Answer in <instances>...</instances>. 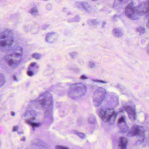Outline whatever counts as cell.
Here are the masks:
<instances>
[{"label": "cell", "mask_w": 149, "mask_h": 149, "mask_svg": "<svg viewBox=\"0 0 149 149\" xmlns=\"http://www.w3.org/2000/svg\"><path fill=\"white\" fill-rule=\"evenodd\" d=\"M33 58L34 59H37V60H38V59H40L41 57V54H39L38 53H34L32 54Z\"/></svg>", "instance_id": "obj_24"}, {"label": "cell", "mask_w": 149, "mask_h": 149, "mask_svg": "<svg viewBox=\"0 0 149 149\" xmlns=\"http://www.w3.org/2000/svg\"><path fill=\"white\" fill-rule=\"evenodd\" d=\"M14 41L13 32L10 29H5L0 34V49L6 50L9 48Z\"/></svg>", "instance_id": "obj_3"}, {"label": "cell", "mask_w": 149, "mask_h": 149, "mask_svg": "<svg viewBox=\"0 0 149 149\" xmlns=\"http://www.w3.org/2000/svg\"><path fill=\"white\" fill-rule=\"evenodd\" d=\"M89 67L90 68H93L95 67V63L93 62H89Z\"/></svg>", "instance_id": "obj_29"}, {"label": "cell", "mask_w": 149, "mask_h": 149, "mask_svg": "<svg viewBox=\"0 0 149 149\" xmlns=\"http://www.w3.org/2000/svg\"><path fill=\"white\" fill-rule=\"evenodd\" d=\"M58 35L55 32H51L47 34L46 35V42L48 43H53L57 39Z\"/></svg>", "instance_id": "obj_12"}, {"label": "cell", "mask_w": 149, "mask_h": 149, "mask_svg": "<svg viewBox=\"0 0 149 149\" xmlns=\"http://www.w3.org/2000/svg\"><path fill=\"white\" fill-rule=\"evenodd\" d=\"M75 6L78 9L84 10L86 11L89 12L91 7L86 2H77L75 3Z\"/></svg>", "instance_id": "obj_13"}, {"label": "cell", "mask_w": 149, "mask_h": 149, "mask_svg": "<svg viewBox=\"0 0 149 149\" xmlns=\"http://www.w3.org/2000/svg\"><path fill=\"white\" fill-rule=\"evenodd\" d=\"M27 74L28 76H32L34 74V73L33 71H32L31 69H28L27 71Z\"/></svg>", "instance_id": "obj_26"}, {"label": "cell", "mask_w": 149, "mask_h": 149, "mask_svg": "<svg viewBox=\"0 0 149 149\" xmlns=\"http://www.w3.org/2000/svg\"><path fill=\"white\" fill-rule=\"evenodd\" d=\"M146 21L147 26L149 27V11H148V12L146 13Z\"/></svg>", "instance_id": "obj_28"}, {"label": "cell", "mask_w": 149, "mask_h": 149, "mask_svg": "<svg viewBox=\"0 0 149 149\" xmlns=\"http://www.w3.org/2000/svg\"><path fill=\"white\" fill-rule=\"evenodd\" d=\"M146 51L149 55V43L147 45V47H146Z\"/></svg>", "instance_id": "obj_35"}, {"label": "cell", "mask_w": 149, "mask_h": 149, "mask_svg": "<svg viewBox=\"0 0 149 149\" xmlns=\"http://www.w3.org/2000/svg\"><path fill=\"white\" fill-rule=\"evenodd\" d=\"M107 96L106 90L103 88H99L95 90L93 96V102L95 107L101 105Z\"/></svg>", "instance_id": "obj_6"}, {"label": "cell", "mask_w": 149, "mask_h": 149, "mask_svg": "<svg viewBox=\"0 0 149 149\" xmlns=\"http://www.w3.org/2000/svg\"><path fill=\"white\" fill-rule=\"evenodd\" d=\"M23 56V49L21 47L13 48L9 51L5 57V61L9 66L15 67L21 62Z\"/></svg>", "instance_id": "obj_1"}, {"label": "cell", "mask_w": 149, "mask_h": 149, "mask_svg": "<svg viewBox=\"0 0 149 149\" xmlns=\"http://www.w3.org/2000/svg\"><path fill=\"white\" fill-rule=\"evenodd\" d=\"M87 23L91 27H95L99 25V22L96 19H89L87 21Z\"/></svg>", "instance_id": "obj_16"}, {"label": "cell", "mask_w": 149, "mask_h": 149, "mask_svg": "<svg viewBox=\"0 0 149 149\" xmlns=\"http://www.w3.org/2000/svg\"><path fill=\"white\" fill-rule=\"evenodd\" d=\"M27 122L29 125H31L33 128L37 127L39 126H40V123L33 122L31 121H28Z\"/></svg>", "instance_id": "obj_22"}, {"label": "cell", "mask_w": 149, "mask_h": 149, "mask_svg": "<svg viewBox=\"0 0 149 149\" xmlns=\"http://www.w3.org/2000/svg\"><path fill=\"white\" fill-rule=\"evenodd\" d=\"M99 116L104 122L113 124L116 120L117 114L113 109L103 108L99 111Z\"/></svg>", "instance_id": "obj_5"}, {"label": "cell", "mask_w": 149, "mask_h": 149, "mask_svg": "<svg viewBox=\"0 0 149 149\" xmlns=\"http://www.w3.org/2000/svg\"><path fill=\"white\" fill-rule=\"evenodd\" d=\"M113 34L114 37H116L120 38L122 37L123 33L121 29L115 28L113 30Z\"/></svg>", "instance_id": "obj_15"}, {"label": "cell", "mask_w": 149, "mask_h": 149, "mask_svg": "<svg viewBox=\"0 0 149 149\" xmlns=\"http://www.w3.org/2000/svg\"><path fill=\"white\" fill-rule=\"evenodd\" d=\"M88 122L90 124H95L96 122V118H95V116L94 115H90V116H89V118H88Z\"/></svg>", "instance_id": "obj_18"}, {"label": "cell", "mask_w": 149, "mask_h": 149, "mask_svg": "<svg viewBox=\"0 0 149 149\" xmlns=\"http://www.w3.org/2000/svg\"><path fill=\"white\" fill-rule=\"evenodd\" d=\"M30 12L33 15H36L38 13V10L37 9L36 7H34L32 8L31 10L30 11Z\"/></svg>", "instance_id": "obj_21"}, {"label": "cell", "mask_w": 149, "mask_h": 149, "mask_svg": "<svg viewBox=\"0 0 149 149\" xmlns=\"http://www.w3.org/2000/svg\"><path fill=\"white\" fill-rule=\"evenodd\" d=\"M136 10L138 15H144L149 11V3L148 1L143 2L136 7Z\"/></svg>", "instance_id": "obj_9"}, {"label": "cell", "mask_w": 149, "mask_h": 149, "mask_svg": "<svg viewBox=\"0 0 149 149\" xmlns=\"http://www.w3.org/2000/svg\"><path fill=\"white\" fill-rule=\"evenodd\" d=\"M48 26H49V25L44 24L43 25L42 28V29H43V30H46V29H47L48 28Z\"/></svg>", "instance_id": "obj_32"}, {"label": "cell", "mask_w": 149, "mask_h": 149, "mask_svg": "<svg viewBox=\"0 0 149 149\" xmlns=\"http://www.w3.org/2000/svg\"><path fill=\"white\" fill-rule=\"evenodd\" d=\"M87 92L86 86L81 83L73 84L69 88L68 94L71 98L76 100L84 96Z\"/></svg>", "instance_id": "obj_2"}, {"label": "cell", "mask_w": 149, "mask_h": 149, "mask_svg": "<svg viewBox=\"0 0 149 149\" xmlns=\"http://www.w3.org/2000/svg\"><path fill=\"white\" fill-rule=\"evenodd\" d=\"M129 134L132 136H138L144 137L145 136V130L141 126L135 125L131 128Z\"/></svg>", "instance_id": "obj_8"}, {"label": "cell", "mask_w": 149, "mask_h": 149, "mask_svg": "<svg viewBox=\"0 0 149 149\" xmlns=\"http://www.w3.org/2000/svg\"><path fill=\"white\" fill-rule=\"evenodd\" d=\"M46 7L47 9L48 10H51L52 8V5L51 3H48V4H47L46 6Z\"/></svg>", "instance_id": "obj_31"}, {"label": "cell", "mask_w": 149, "mask_h": 149, "mask_svg": "<svg viewBox=\"0 0 149 149\" xmlns=\"http://www.w3.org/2000/svg\"><path fill=\"white\" fill-rule=\"evenodd\" d=\"M93 81L95 82H98V83H103V84H106L107 83V81L104 80H93Z\"/></svg>", "instance_id": "obj_30"}, {"label": "cell", "mask_w": 149, "mask_h": 149, "mask_svg": "<svg viewBox=\"0 0 149 149\" xmlns=\"http://www.w3.org/2000/svg\"><path fill=\"white\" fill-rule=\"evenodd\" d=\"M118 126L120 131L123 133H125L129 131V127L126 123L125 118L123 116L121 117L118 121Z\"/></svg>", "instance_id": "obj_11"}, {"label": "cell", "mask_w": 149, "mask_h": 149, "mask_svg": "<svg viewBox=\"0 0 149 149\" xmlns=\"http://www.w3.org/2000/svg\"><path fill=\"white\" fill-rule=\"evenodd\" d=\"M125 15L128 18L132 19H136L137 15L136 10V7L133 5V3H130L127 5L125 9Z\"/></svg>", "instance_id": "obj_7"}, {"label": "cell", "mask_w": 149, "mask_h": 149, "mask_svg": "<svg viewBox=\"0 0 149 149\" xmlns=\"http://www.w3.org/2000/svg\"><path fill=\"white\" fill-rule=\"evenodd\" d=\"M128 144V140L124 137H121L119 140V146L120 149H126Z\"/></svg>", "instance_id": "obj_14"}, {"label": "cell", "mask_w": 149, "mask_h": 149, "mask_svg": "<svg viewBox=\"0 0 149 149\" xmlns=\"http://www.w3.org/2000/svg\"><path fill=\"white\" fill-rule=\"evenodd\" d=\"M70 56L72 59H75L77 57L78 53L77 52H72L70 53Z\"/></svg>", "instance_id": "obj_25"}, {"label": "cell", "mask_w": 149, "mask_h": 149, "mask_svg": "<svg viewBox=\"0 0 149 149\" xmlns=\"http://www.w3.org/2000/svg\"><path fill=\"white\" fill-rule=\"evenodd\" d=\"M136 32L140 34H143L145 32V29L143 27H139L136 29Z\"/></svg>", "instance_id": "obj_23"}, {"label": "cell", "mask_w": 149, "mask_h": 149, "mask_svg": "<svg viewBox=\"0 0 149 149\" xmlns=\"http://www.w3.org/2000/svg\"><path fill=\"white\" fill-rule=\"evenodd\" d=\"M123 108L127 113L130 120L131 121H134L136 118V112L134 107L131 105H126L123 107Z\"/></svg>", "instance_id": "obj_10"}, {"label": "cell", "mask_w": 149, "mask_h": 149, "mask_svg": "<svg viewBox=\"0 0 149 149\" xmlns=\"http://www.w3.org/2000/svg\"><path fill=\"white\" fill-rule=\"evenodd\" d=\"M18 130V127L17 126H15L13 127V131L16 132Z\"/></svg>", "instance_id": "obj_34"}, {"label": "cell", "mask_w": 149, "mask_h": 149, "mask_svg": "<svg viewBox=\"0 0 149 149\" xmlns=\"http://www.w3.org/2000/svg\"><path fill=\"white\" fill-rule=\"evenodd\" d=\"M80 78L81 79L83 80H85L88 79V77H87L86 76L84 75H83L81 76Z\"/></svg>", "instance_id": "obj_33"}, {"label": "cell", "mask_w": 149, "mask_h": 149, "mask_svg": "<svg viewBox=\"0 0 149 149\" xmlns=\"http://www.w3.org/2000/svg\"><path fill=\"white\" fill-rule=\"evenodd\" d=\"M36 102L42 108L50 109L53 106V98L49 92H44L39 96Z\"/></svg>", "instance_id": "obj_4"}, {"label": "cell", "mask_w": 149, "mask_h": 149, "mask_svg": "<svg viewBox=\"0 0 149 149\" xmlns=\"http://www.w3.org/2000/svg\"><path fill=\"white\" fill-rule=\"evenodd\" d=\"M80 20V18L79 16L78 15H76L75 17L72 18V19H69L68 20L69 22H79Z\"/></svg>", "instance_id": "obj_20"}, {"label": "cell", "mask_w": 149, "mask_h": 149, "mask_svg": "<svg viewBox=\"0 0 149 149\" xmlns=\"http://www.w3.org/2000/svg\"><path fill=\"white\" fill-rule=\"evenodd\" d=\"M6 81V80L4 75L2 73H0V88L4 86Z\"/></svg>", "instance_id": "obj_17"}, {"label": "cell", "mask_w": 149, "mask_h": 149, "mask_svg": "<svg viewBox=\"0 0 149 149\" xmlns=\"http://www.w3.org/2000/svg\"><path fill=\"white\" fill-rule=\"evenodd\" d=\"M11 115H12V116H15V113L14 112H11Z\"/></svg>", "instance_id": "obj_37"}, {"label": "cell", "mask_w": 149, "mask_h": 149, "mask_svg": "<svg viewBox=\"0 0 149 149\" xmlns=\"http://www.w3.org/2000/svg\"><path fill=\"white\" fill-rule=\"evenodd\" d=\"M106 24V22H104L103 23V25H102V27H104V26H105V24Z\"/></svg>", "instance_id": "obj_36"}, {"label": "cell", "mask_w": 149, "mask_h": 149, "mask_svg": "<svg viewBox=\"0 0 149 149\" xmlns=\"http://www.w3.org/2000/svg\"><path fill=\"white\" fill-rule=\"evenodd\" d=\"M74 133L78 136L80 138H82V139H84L86 137L85 134L83 133V132H79L76 131H74Z\"/></svg>", "instance_id": "obj_19"}, {"label": "cell", "mask_w": 149, "mask_h": 149, "mask_svg": "<svg viewBox=\"0 0 149 149\" xmlns=\"http://www.w3.org/2000/svg\"><path fill=\"white\" fill-rule=\"evenodd\" d=\"M55 149H70L68 147L61 145H57L55 147Z\"/></svg>", "instance_id": "obj_27"}]
</instances>
